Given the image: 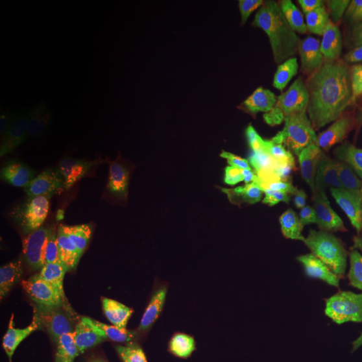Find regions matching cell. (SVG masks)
I'll return each mask as SVG.
<instances>
[{"instance_id":"cell-3","label":"cell","mask_w":362,"mask_h":362,"mask_svg":"<svg viewBox=\"0 0 362 362\" xmlns=\"http://www.w3.org/2000/svg\"><path fill=\"white\" fill-rule=\"evenodd\" d=\"M57 275H30L11 279L0 288V334L7 336L21 322L29 310L37 304Z\"/></svg>"},{"instance_id":"cell-2","label":"cell","mask_w":362,"mask_h":362,"mask_svg":"<svg viewBox=\"0 0 362 362\" xmlns=\"http://www.w3.org/2000/svg\"><path fill=\"white\" fill-rule=\"evenodd\" d=\"M128 297V282L115 255L106 253L76 270L69 339L71 346L96 342L119 320Z\"/></svg>"},{"instance_id":"cell-1","label":"cell","mask_w":362,"mask_h":362,"mask_svg":"<svg viewBox=\"0 0 362 362\" xmlns=\"http://www.w3.org/2000/svg\"><path fill=\"white\" fill-rule=\"evenodd\" d=\"M74 274L57 275L24 319L2 337L0 362H52L71 346L69 319Z\"/></svg>"}]
</instances>
